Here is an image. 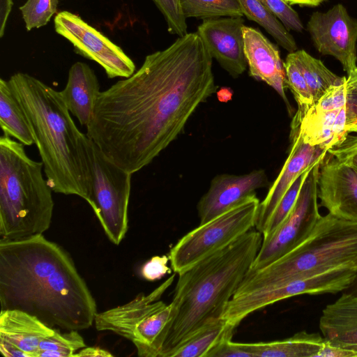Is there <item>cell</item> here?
Listing matches in <instances>:
<instances>
[{
    "label": "cell",
    "instance_id": "4316f807",
    "mask_svg": "<svg viewBox=\"0 0 357 357\" xmlns=\"http://www.w3.org/2000/svg\"><path fill=\"white\" fill-rule=\"evenodd\" d=\"M243 16L262 26L289 53L298 50L296 43L289 31L261 2L260 0H237Z\"/></svg>",
    "mask_w": 357,
    "mask_h": 357
},
{
    "label": "cell",
    "instance_id": "44dd1931",
    "mask_svg": "<svg viewBox=\"0 0 357 357\" xmlns=\"http://www.w3.org/2000/svg\"><path fill=\"white\" fill-rule=\"evenodd\" d=\"M100 89L98 77L89 65L77 61L71 66L66 84L60 93L81 126L87 127L90 123Z\"/></svg>",
    "mask_w": 357,
    "mask_h": 357
},
{
    "label": "cell",
    "instance_id": "ffe728a7",
    "mask_svg": "<svg viewBox=\"0 0 357 357\" xmlns=\"http://www.w3.org/2000/svg\"><path fill=\"white\" fill-rule=\"evenodd\" d=\"M298 129L306 143L328 151L347 135L357 133V106L346 105L322 112L308 111Z\"/></svg>",
    "mask_w": 357,
    "mask_h": 357
},
{
    "label": "cell",
    "instance_id": "4fadbf2b",
    "mask_svg": "<svg viewBox=\"0 0 357 357\" xmlns=\"http://www.w3.org/2000/svg\"><path fill=\"white\" fill-rule=\"evenodd\" d=\"M307 30L317 50L337 59L347 75L357 68V20L342 3L313 13Z\"/></svg>",
    "mask_w": 357,
    "mask_h": 357
},
{
    "label": "cell",
    "instance_id": "b9f144b4",
    "mask_svg": "<svg viewBox=\"0 0 357 357\" xmlns=\"http://www.w3.org/2000/svg\"><path fill=\"white\" fill-rule=\"evenodd\" d=\"M218 100L221 102H227L231 98L232 91L227 88L221 89L217 93Z\"/></svg>",
    "mask_w": 357,
    "mask_h": 357
},
{
    "label": "cell",
    "instance_id": "7a4b0ae2",
    "mask_svg": "<svg viewBox=\"0 0 357 357\" xmlns=\"http://www.w3.org/2000/svg\"><path fill=\"white\" fill-rule=\"evenodd\" d=\"M0 305L64 331L88 329L98 312L70 255L43 234L0 239Z\"/></svg>",
    "mask_w": 357,
    "mask_h": 357
},
{
    "label": "cell",
    "instance_id": "52a82bcc",
    "mask_svg": "<svg viewBox=\"0 0 357 357\" xmlns=\"http://www.w3.org/2000/svg\"><path fill=\"white\" fill-rule=\"evenodd\" d=\"M172 275L149 294H139L126 304L97 312L98 331H109L130 341L140 357H162L167 326L173 317L172 303L160 297L173 283Z\"/></svg>",
    "mask_w": 357,
    "mask_h": 357
},
{
    "label": "cell",
    "instance_id": "d4e9b609",
    "mask_svg": "<svg viewBox=\"0 0 357 357\" xmlns=\"http://www.w3.org/2000/svg\"><path fill=\"white\" fill-rule=\"evenodd\" d=\"M235 328L222 317L216 319L178 347L169 357H206L219 343L232 338Z\"/></svg>",
    "mask_w": 357,
    "mask_h": 357
},
{
    "label": "cell",
    "instance_id": "1f68e13d",
    "mask_svg": "<svg viewBox=\"0 0 357 357\" xmlns=\"http://www.w3.org/2000/svg\"><path fill=\"white\" fill-rule=\"evenodd\" d=\"M86 347L84 338L78 331H66L61 333L55 328L54 333L44 339L39 345V351H57L61 357H73L74 354ZM38 351V352H39Z\"/></svg>",
    "mask_w": 357,
    "mask_h": 357
},
{
    "label": "cell",
    "instance_id": "603a6c76",
    "mask_svg": "<svg viewBox=\"0 0 357 357\" xmlns=\"http://www.w3.org/2000/svg\"><path fill=\"white\" fill-rule=\"evenodd\" d=\"M325 343L319 333L302 331L284 340L247 344L255 357H317Z\"/></svg>",
    "mask_w": 357,
    "mask_h": 357
},
{
    "label": "cell",
    "instance_id": "5bb4252c",
    "mask_svg": "<svg viewBox=\"0 0 357 357\" xmlns=\"http://www.w3.org/2000/svg\"><path fill=\"white\" fill-rule=\"evenodd\" d=\"M319 327L326 343L317 357H357V296L342 292L322 310Z\"/></svg>",
    "mask_w": 357,
    "mask_h": 357
},
{
    "label": "cell",
    "instance_id": "6da1fadb",
    "mask_svg": "<svg viewBox=\"0 0 357 357\" xmlns=\"http://www.w3.org/2000/svg\"><path fill=\"white\" fill-rule=\"evenodd\" d=\"M212 59L197 32L148 54L132 75L100 92L86 135L116 165L139 171L216 91Z\"/></svg>",
    "mask_w": 357,
    "mask_h": 357
},
{
    "label": "cell",
    "instance_id": "9c48e42d",
    "mask_svg": "<svg viewBox=\"0 0 357 357\" xmlns=\"http://www.w3.org/2000/svg\"><path fill=\"white\" fill-rule=\"evenodd\" d=\"M87 153L91 175L89 204L109 240L118 245L128 229L132 174L109 160L89 137Z\"/></svg>",
    "mask_w": 357,
    "mask_h": 357
},
{
    "label": "cell",
    "instance_id": "f6af8a7d",
    "mask_svg": "<svg viewBox=\"0 0 357 357\" xmlns=\"http://www.w3.org/2000/svg\"><path fill=\"white\" fill-rule=\"evenodd\" d=\"M285 2L289 3V5H298L299 6H306L305 2L304 0H284Z\"/></svg>",
    "mask_w": 357,
    "mask_h": 357
},
{
    "label": "cell",
    "instance_id": "f35d334b",
    "mask_svg": "<svg viewBox=\"0 0 357 357\" xmlns=\"http://www.w3.org/2000/svg\"><path fill=\"white\" fill-rule=\"evenodd\" d=\"M114 356L108 351L98 347H85L75 353L73 357H111Z\"/></svg>",
    "mask_w": 357,
    "mask_h": 357
},
{
    "label": "cell",
    "instance_id": "e0dca14e",
    "mask_svg": "<svg viewBox=\"0 0 357 357\" xmlns=\"http://www.w3.org/2000/svg\"><path fill=\"white\" fill-rule=\"evenodd\" d=\"M318 198L328 213L357 222V172L328 153L319 169Z\"/></svg>",
    "mask_w": 357,
    "mask_h": 357
},
{
    "label": "cell",
    "instance_id": "f546056e",
    "mask_svg": "<svg viewBox=\"0 0 357 357\" xmlns=\"http://www.w3.org/2000/svg\"><path fill=\"white\" fill-rule=\"evenodd\" d=\"M346 105L357 106V68L344 76L342 83L329 88L309 111H328Z\"/></svg>",
    "mask_w": 357,
    "mask_h": 357
},
{
    "label": "cell",
    "instance_id": "9a60e30c",
    "mask_svg": "<svg viewBox=\"0 0 357 357\" xmlns=\"http://www.w3.org/2000/svg\"><path fill=\"white\" fill-rule=\"evenodd\" d=\"M243 26V17H224L204 20L197 31L211 57L234 78L247 67Z\"/></svg>",
    "mask_w": 357,
    "mask_h": 357
},
{
    "label": "cell",
    "instance_id": "4dcf8cb0",
    "mask_svg": "<svg viewBox=\"0 0 357 357\" xmlns=\"http://www.w3.org/2000/svg\"><path fill=\"white\" fill-rule=\"evenodd\" d=\"M316 164L311 166L301 174L282 197L262 232L263 240L268 238L272 235L291 213L297 201L301 189L306 178L312 168Z\"/></svg>",
    "mask_w": 357,
    "mask_h": 357
},
{
    "label": "cell",
    "instance_id": "e575fe53",
    "mask_svg": "<svg viewBox=\"0 0 357 357\" xmlns=\"http://www.w3.org/2000/svg\"><path fill=\"white\" fill-rule=\"evenodd\" d=\"M289 30L302 32L304 26L298 14L284 0H260Z\"/></svg>",
    "mask_w": 357,
    "mask_h": 357
},
{
    "label": "cell",
    "instance_id": "ee69618b",
    "mask_svg": "<svg viewBox=\"0 0 357 357\" xmlns=\"http://www.w3.org/2000/svg\"><path fill=\"white\" fill-rule=\"evenodd\" d=\"M324 1H326V0H304V1L305 2L306 6H309V7L317 6Z\"/></svg>",
    "mask_w": 357,
    "mask_h": 357
},
{
    "label": "cell",
    "instance_id": "2e32d148",
    "mask_svg": "<svg viewBox=\"0 0 357 357\" xmlns=\"http://www.w3.org/2000/svg\"><path fill=\"white\" fill-rule=\"evenodd\" d=\"M291 149L278 177L259 204L255 229L262 234L278 204L294 181L305 170L324 160L328 151L306 143L298 129L290 130Z\"/></svg>",
    "mask_w": 357,
    "mask_h": 357
},
{
    "label": "cell",
    "instance_id": "3957f363",
    "mask_svg": "<svg viewBox=\"0 0 357 357\" xmlns=\"http://www.w3.org/2000/svg\"><path fill=\"white\" fill-rule=\"evenodd\" d=\"M8 81L25 114L52 191L89 204L88 137L77 127L60 91L25 73H14Z\"/></svg>",
    "mask_w": 357,
    "mask_h": 357
},
{
    "label": "cell",
    "instance_id": "f1b7e54d",
    "mask_svg": "<svg viewBox=\"0 0 357 357\" xmlns=\"http://www.w3.org/2000/svg\"><path fill=\"white\" fill-rule=\"evenodd\" d=\"M286 85L291 91L298 105V109L291 123V130L298 128L307 112L314 105L312 94L300 70L289 53L284 63Z\"/></svg>",
    "mask_w": 357,
    "mask_h": 357
},
{
    "label": "cell",
    "instance_id": "60d3db41",
    "mask_svg": "<svg viewBox=\"0 0 357 357\" xmlns=\"http://www.w3.org/2000/svg\"><path fill=\"white\" fill-rule=\"evenodd\" d=\"M0 351L6 357H29V355L14 344L0 340Z\"/></svg>",
    "mask_w": 357,
    "mask_h": 357
},
{
    "label": "cell",
    "instance_id": "ac0fdd59",
    "mask_svg": "<svg viewBox=\"0 0 357 357\" xmlns=\"http://www.w3.org/2000/svg\"><path fill=\"white\" fill-rule=\"evenodd\" d=\"M268 185V178L263 169L254 170L243 175L225 174L216 176L211 181L208 190L197 204L200 224L255 195L256 190Z\"/></svg>",
    "mask_w": 357,
    "mask_h": 357
},
{
    "label": "cell",
    "instance_id": "7402d4cb",
    "mask_svg": "<svg viewBox=\"0 0 357 357\" xmlns=\"http://www.w3.org/2000/svg\"><path fill=\"white\" fill-rule=\"evenodd\" d=\"M52 328L36 317L26 312L7 309L0 312V340L8 342L38 357L40 343L54 333Z\"/></svg>",
    "mask_w": 357,
    "mask_h": 357
},
{
    "label": "cell",
    "instance_id": "7c38bea8",
    "mask_svg": "<svg viewBox=\"0 0 357 357\" xmlns=\"http://www.w3.org/2000/svg\"><path fill=\"white\" fill-rule=\"evenodd\" d=\"M55 31L67 39L74 51L98 63L109 78H126L136 70L133 61L117 45L69 11L56 13L54 18Z\"/></svg>",
    "mask_w": 357,
    "mask_h": 357
},
{
    "label": "cell",
    "instance_id": "83f0119b",
    "mask_svg": "<svg viewBox=\"0 0 357 357\" xmlns=\"http://www.w3.org/2000/svg\"><path fill=\"white\" fill-rule=\"evenodd\" d=\"M184 17L211 20L224 17H243L237 0H179Z\"/></svg>",
    "mask_w": 357,
    "mask_h": 357
},
{
    "label": "cell",
    "instance_id": "74e56055",
    "mask_svg": "<svg viewBox=\"0 0 357 357\" xmlns=\"http://www.w3.org/2000/svg\"><path fill=\"white\" fill-rule=\"evenodd\" d=\"M169 261V257L166 255L153 257L142 266V278L148 281H155L170 273L171 268L167 266Z\"/></svg>",
    "mask_w": 357,
    "mask_h": 357
},
{
    "label": "cell",
    "instance_id": "5b68a950",
    "mask_svg": "<svg viewBox=\"0 0 357 357\" xmlns=\"http://www.w3.org/2000/svg\"><path fill=\"white\" fill-rule=\"evenodd\" d=\"M43 168L41 161L27 155L23 144L0 137V239L43 234L50 228L53 191Z\"/></svg>",
    "mask_w": 357,
    "mask_h": 357
},
{
    "label": "cell",
    "instance_id": "8fae6325",
    "mask_svg": "<svg viewBox=\"0 0 357 357\" xmlns=\"http://www.w3.org/2000/svg\"><path fill=\"white\" fill-rule=\"evenodd\" d=\"M324 160L318 162L310 170L287 218L272 235L262 240L260 249L248 273L258 271L279 259L298 245L311 232L321 216L318 204V177Z\"/></svg>",
    "mask_w": 357,
    "mask_h": 357
},
{
    "label": "cell",
    "instance_id": "cb8c5ba5",
    "mask_svg": "<svg viewBox=\"0 0 357 357\" xmlns=\"http://www.w3.org/2000/svg\"><path fill=\"white\" fill-rule=\"evenodd\" d=\"M0 126L3 135L24 146L34 144L23 109L13 93L8 79H0Z\"/></svg>",
    "mask_w": 357,
    "mask_h": 357
},
{
    "label": "cell",
    "instance_id": "d6986e66",
    "mask_svg": "<svg viewBox=\"0 0 357 357\" xmlns=\"http://www.w3.org/2000/svg\"><path fill=\"white\" fill-rule=\"evenodd\" d=\"M244 53L250 75L273 88L284 100L288 111L291 106L285 95L286 74L277 45L259 30L244 25Z\"/></svg>",
    "mask_w": 357,
    "mask_h": 357
},
{
    "label": "cell",
    "instance_id": "8d00e7d4",
    "mask_svg": "<svg viewBox=\"0 0 357 357\" xmlns=\"http://www.w3.org/2000/svg\"><path fill=\"white\" fill-rule=\"evenodd\" d=\"M206 357H255L247 343L234 342L226 340L208 352Z\"/></svg>",
    "mask_w": 357,
    "mask_h": 357
},
{
    "label": "cell",
    "instance_id": "7bdbcfd3",
    "mask_svg": "<svg viewBox=\"0 0 357 357\" xmlns=\"http://www.w3.org/2000/svg\"><path fill=\"white\" fill-rule=\"evenodd\" d=\"M345 292H348L357 296V273L355 280L349 286V287L344 291Z\"/></svg>",
    "mask_w": 357,
    "mask_h": 357
},
{
    "label": "cell",
    "instance_id": "484cf974",
    "mask_svg": "<svg viewBox=\"0 0 357 357\" xmlns=\"http://www.w3.org/2000/svg\"><path fill=\"white\" fill-rule=\"evenodd\" d=\"M303 76L314 98V104L332 86L342 83L344 77L331 71L324 63L304 50L289 53Z\"/></svg>",
    "mask_w": 357,
    "mask_h": 357
},
{
    "label": "cell",
    "instance_id": "ab89813d",
    "mask_svg": "<svg viewBox=\"0 0 357 357\" xmlns=\"http://www.w3.org/2000/svg\"><path fill=\"white\" fill-rule=\"evenodd\" d=\"M13 6V0H0V37L4 34L7 20Z\"/></svg>",
    "mask_w": 357,
    "mask_h": 357
},
{
    "label": "cell",
    "instance_id": "ba28073f",
    "mask_svg": "<svg viewBox=\"0 0 357 357\" xmlns=\"http://www.w3.org/2000/svg\"><path fill=\"white\" fill-rule=\"evenodd\" d=\"M259 204L256 194L250 196L184 235L168 254L174 272L185 271L255 227Z\"/></svg>",
    "mask_w": 357,
    "mask_h": 357
},
{
    "label": "cell",
    "instance_id": "30bf717a",
    "mask_svg": "<svg viewBox=\"0 0 357 357\" xmlns=\"http://www.w3.org/2000/svg\"><path fill=\"white\" fill-rule=\"evenodd\" d=\"M353 280L350 269L337 267L298 275L249 291L235 294L222 318L236 327L250 314L282 300L303 294L321 295L345 291Z\"/></svg>",
    "mask_w": 357,
    "mask_h": 357
},
{
    "label": "cell",
    "instance_id": "bcb514c9",
    "mask_svg": "<svg viewBox=\"0 0 357 357\" xmlns=\"http://www.w3.org/2000/svg\"><path fill=\"white\" fill-rule=\"evenodd\" d=\"M176 1H177V2L179 3V5H180L179 0H176Z\"/></svg>",
    "mask_w": 357,
    "mask_h": 357
},
{
    "label": "cell",
    "instance_id": "d590c367",
    "mask_svg": "<svg viewBox=\"0 0 357 357\" xmlns=\"http://www.w3.org/2000/svg\"><path fill=\"white\" fill-rule=\"evenodd\" d=\"M328 153L357 172V135H347L342 142L329 149Z\"/></svg>",
    "mask_w": 357,
    "mask_h": 357
},
{
    "label": "cell",
    "instance_id": "836d02e7",
    "mask_svg": "<svg viewBox=\"0 0 357 357\" xmlns=\"http://www.w3.org/2000/svg\"><path fill=\"white\" fill-rule=\"evenodd\" d=\"M163 15L171 34L181 37L188 33L186 18L176 0H152Z\"/></svg>",
    "mask_w": 357,
    "mask_h": 357
},
{
    "label": "cell",
    "instance_id": "8992f818",
    "mask_svg": "<svg viewBox=\"0 0 357 357\" xmlns=\"http://www.w3.org/2000/svg\"><path fill=\"white\" fill-rule=\"evenodd\" d=\"M342 266L357 268V222L328 213L289 252L265 267L248 273L236 294Z\"/></svg>",
    "mask_w": 357,
    "mask_h": 357
},
{
    "label": "cell",
    "instance_id": "d6a6232c",
    "mask_svg": "<svg viewBox=\"0 0 357 357\" xmlns=\"http://www.w3.org/2000/svg\"><path fill=\"white\" fill-rule=\"evenodd\" d=\"M59 0H26L20 7L27 31L46 25L56 13Z\"/></svg>",
    "mask_w": 357,
    "mask_h": 357
},
{
    "label": "cell",
    "instance_id": "277c9868",
    "mask_svg": "<svg viewBox=\"0 0 357 357\" xmlns=\"http://www.w3.org/2000/svg\"><path fill=\"white\" fill-rule=\"evenodd\" d=\"M263 236L251 229L227 248L178 274L162 357L222 317L260 249Z\"/></svg>",
    "mask_w": 357,
    "mask_h": 357
}]
</instances>
